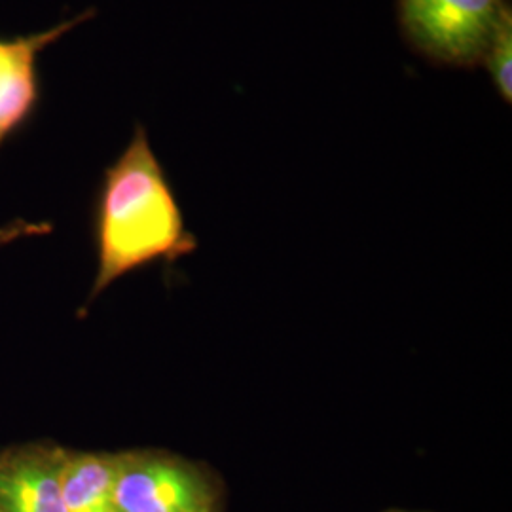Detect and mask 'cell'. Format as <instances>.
Segmentation results:
<instances>
[{
    "mask_svg": "<svg viewBox=\"0 0 512 512\" xmlns=\"http://www.w3.org/2000/svg\"><path fill=\"white\" fill-rule=\"evenodd\" d=\"M122 456H59V488L67 512H114Z\"/></svg>",
    "mask_w": 512,
    "mask_h": 512,
    "instance_id": "obj_6",
    "label": "cell"
},
{
    "mask_svg": "<svg viewBox=\"0 0 512 512\" xmlns=\"http://www.w3.org/2000/svg\"><path fill=\"white\" fill-rule=\"evenodd\" d=\"M488 71L492 74L495 88L505 103L512 101V16L507 4L495 27L492 44L484 55Z\"/></svg>",
    "mask_w": 512,
    "mask_h": 512,
    "instance_id": "obj_7",
    "label": "cell"
},
{
    "mask_svg": "<svg viewBox=\"0 0 512 512\" xmlns=\"http://www.w3.org/2000/svg\"><path fill=\"white\" fill-rule=\"evenodd\" d=\"M0 512H2V511H0Z\"/></svg>",
    "mask_w": 512,
    "mask_h": 512,
    "instance_id": "obj_9",
    "label": "cell"
},
{
    "mask_svg": "<svg viewBox=\"0 0 512 512\" xmlns=\"http://www.w3.org/2000/svg\"><path fill=\"white\" fill-rule=\"evenodd\" d=\"M59 458H18L0 465V511L67 512L59 476Z\"/></svg>",
    "mask_w": 512,
    "mask_h": 512,
    "instance_id": "obj_5",
    "label": "cell"
},
{
    "mask_svg": "<svg viewBox=\"0 0 512 512\" xmlns=\"http://www.w3.org/2000/svg\"><path fill=\"white\" fill-rule=\"evenodd\" d=\"M215 484L190 463L162 456H122L114 512H217Z\"/></svg>",
    "mask_w": 512,
    "mask_h": 512,
    "instance_id": "obj_3",
    "label": "cell"
},
{
    "mask_svg": "<svg viewBox=\"0 0 512 512\" xmlns=\"http://www.w3.org/2000/svg\"><path fill=\"white\" fill-rule=\"evenodd\" d=\"M92 16L93 12H84L37 35L0 38V147L37 107L40 52Z\"/></svg>",
    "mask_w": 512,
    "mask_h": 512,
    "instance_id": "obj_4",
    "label": "cell"
},
{
    "mask_svg": "<svg viewBox=\"0 0 512 512\" xmlns=\"http://www.w3.org/2000/svg\"><path fill=\"white\" fill-rule=\"evenodd\" d=\"M505 6V0H399V18L418 52L469 67L484 61Z\"/></svg>",
    "mask_w": 512,
    "mask_h": 512,
    "instance_id": "obj_2",
    "label": "cell"
},
{
    "mask_svg": "<svg viewBox=\"0 0 512 512\" xmlns=\"http://www.w3.org/2000/svg\"><path fill=\"white\" fill-rule=\"evenodd\" d=\"M97 245L93 294L148 262L175 260L196 249V238L186 230L183 211L143 126L135 128L128 147L105 173Z\"/></svg>",
    "mask_w": 512,
    "mask_h": 512,
    "instance_id": "obj_1",
    "label": "cell"
},
{
    "mask_svg": "<svg viewBox=\"0 0 512 512\" xmlns=\"http://www.w3.org/2000/svg\"><path fill=\"white\" fill-rule=\"evenodd\" d=\"M48 232V224H35V222H14L0 228V245L12 243L16 239L29 238Z\"/></svg>",
    "mask_w": 512,
    "mask_h": 512,
    "instance_id": "obj_8",
    "label": "cell"
}]
</instances>
